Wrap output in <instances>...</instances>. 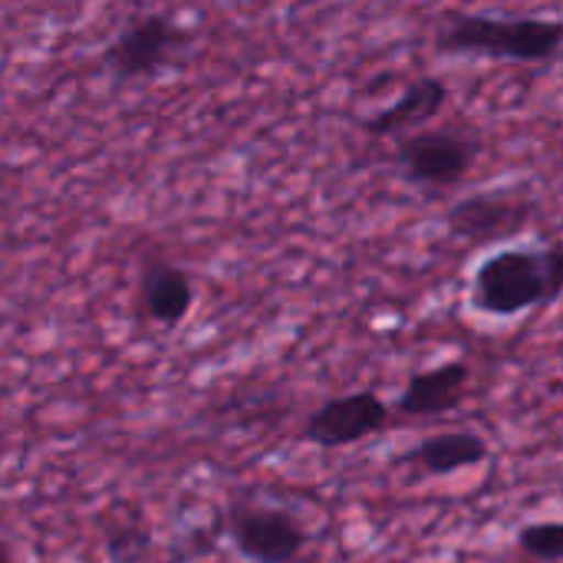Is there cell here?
I'll return each mask as SVG.
<instances>
[{
    "instance_id": "cell-8",
    "label": "cell",
    "mask_w": 563,
    "mask_h": 563,
    "mask_svg": "<svg viewBox=\"0 0 563 563\" xmlns=\"http://www.w3.org/2000/svg\"><path fill=\"white\" fill-rule=\"evenodd\" d=\"M449 106V86L439 76H419L412 79L402 96L396 102H389L386 109L360 119V129L369 139H402L409 132L426 129L429 122H435Z\"/></svg>"
},
{
    "instance_id": "cell-5",
    "label": "cell",
    "mask_w": 563,
    "mask_h": 563,
    "mask_svg": "<svg viewBox=\"0 0 563 563\" xmlns=\"http://www.w3.org/2000/svg\"><path fill=\"white\" fill-rule=\"evenodd\" d=\"M228 538L251 563H294L310 541L303 521L277 505H234L228 515Z\"/></svg>"
},
{
    "instance_id": "cell-11",
    "label": "cell",
    "mask_w": 563,
    "mask_h": 563,
    "mask_svg": "<svg viewBox=\"0 0 563 563\" xmlns=\"http://www.w3.org/2000/svg\"><path fill=\"white\" fill-rule=\"evenodd\" d=\"M485 459H488V442L475 429L442 432V435H432V439L419 442L412 452H406L409 465H416V468H422L426 475H435V478L475 468Z\"/></svg>"
},
{
    "instance_id": "cell-12",
    "label": "cell",
    "mask_w": 563,
    "mask_h": 563,
    "mask_svg": "<svg viewBox=\"0 0 563 563\" xmlns=\"http://www.w3.org/2000/svg\"><path fill=\"white\" fill-rule=\"evenodd\" d=\"M518 548L544 563H563V521H541L518 531Z\"/></svg>"
},
{
    "instance_id": "cell-9",
    "label": "cell",
    "mask_w": 563,
    "mask_h": 563,
    "mask_svg": "<svg viewBox=\"0 0 563 563\" xmlns=\"http://www.w3.org/2000/svg\"><path fill=\"white\" fill-rule=\"evenodd\" d=\"M468 379H472V369L462 360H452V363H442L435 369L416 373L406 383L402 396L396 399V412L416 416V419L445 416V412H452V409L462 406L465 389H468Z\"/></svg>"
},
{
    "instance_id": "cell-3",
    "label": "cell",
    "mask_w": 563,
    "mask_h": 563,
    "mask_svg": "<svg viewBox=\"0 0 563 563\" xmlns=\"http://www.w3.org/2000/svg\"><path fill=\"white\" fill-rule=\"evenodd\" d=\"M188 43L191 33L181 30L168 13H142L129 20L102 49V69L112 76V82L148 79L162 73Z\"/></svg>"
},
{
    "instance_id": "cell-4",
    "label": "cell",
    "mask_w": 563,
    "mask_h": 563,
    "mask_svg": "<svg viewBox=\"0 0 563 563\" xmlns=\"http://www.w3.org/2000/svg\"><path fill=\"white\" fill-rule=\"evenodd\" d=\"M482 152V142L462 132L449 129H419L402 139H396V168L399 175L426 191H442L462 181L475 158Z\"/></svg>"
},
{
    "instance_id": "cell-1",
    "label": "cell",
    "mask_w": 563,
    "mask_h": 563,
    "mask_svg": "<svg viewBox=\"0 0 563 563\" xmlns=\"http://www.w3.org/2000/svg\"><path fill=\"white\" fill-rule=\"evenodd\" d=\"M442 56H475L495 63H551L563 49V20L558 16H508V13H449L435 30Z\"/></svg>"
},
{
    "instance_id": "cell-2",
    "label": "cell",
    "mask_w": 563,
    "mask_h": 563,
    "mask_svg": "<svg viewBox=\"0 0 563 563\" xmlns=\"http://www.w3.org/2000/svg\"><path fill=\"white\" fill-rule=\"evenodd\" d=\"M563 297V241L492 251L472 277V307L485 317H518Z\"/></svg>"
},
{
    "instance_id": "cell-6",
    "label": "cell",
    "mask_w": 563,
    "mask_h": 563,
    "mask_svg": "<svg viewBox=\"0 0 563 563\" xmlns=\"http://www.w3.org/2000/svg\"><path fill=\"white\" fill-rule=\"evenodd\" d=\"M534 218V201L521 188H488L459 198L449 214L445 228L459 241H495L518 234Z\"/></svg>"
},
{
    "instance_id": "cell-13",
    "label": "cell",
    "mask_w": 563,
    "mask_h": 563,
    "mask_svg": "<svg viewBox=\"0 0 563 563\" xmlns=\"http://www.w3.org/2000/svg\"><path fill=\"white\" fill-rule=\"evenodd\" d=\"M106 548H109V558L115 563H135L148 551V538H145V531L122 528V531H112L106 538Z\"/></svg>"
},
{
    "instance_id": "cell-10",
    "label": "cell",
    "mask_w": 563,
    "mask_h": 563,
    "mask_svg": "<svg viewBox=\"0 0 563 563\" xmlns=\"http://www.w3.org/2000/svg\"><path fill=\"white\" fill-rule=\"evenodd\" d=\"M139 297L145 313L165 327L175 330L195 303V280L185 267H175L168 261H148L142 271V284H139Z\"/></svg>"
},
{
    "instance_id": "cell-7",
    "label": "cell",
    "mask_w": 563,
    "mask_h": 563,
    "mask_svg": "<svg viewBox=\"0 0 563 563\" xmlns=\"http://www.w3.org/2000/svg\"><path fill=\"white\" fill-rule=\"evenodd\" d=\"M389 426V402L376 393H350L327 399L307 419V439L320 449L356 445Z\"/></svg>"
}]
</instances>
